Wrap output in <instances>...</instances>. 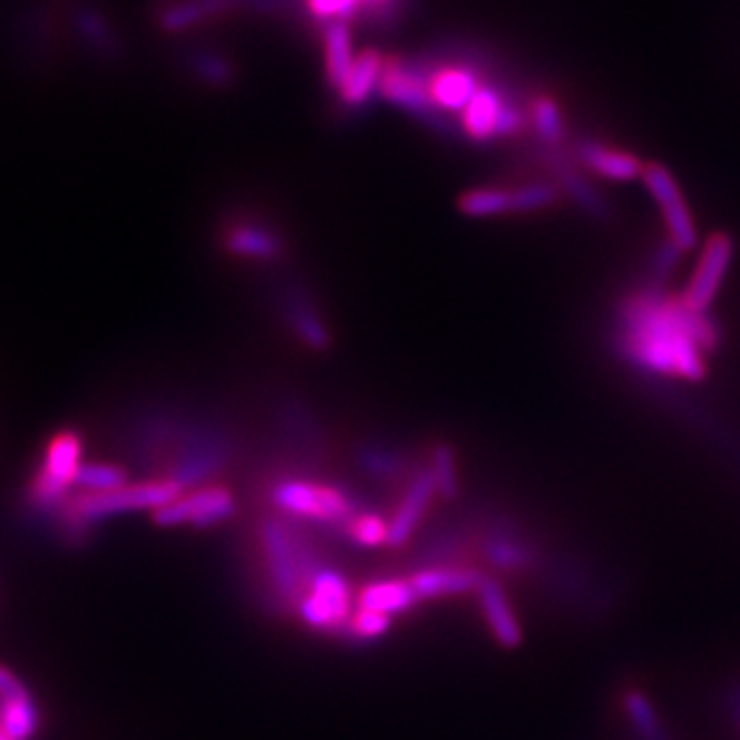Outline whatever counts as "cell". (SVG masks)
Returning a JSON list of instances; mask_svg holds the SVG:
<instances>
[{
  "label": "cell",
  "instance_id": "6da1fadb",
  "mask_svg": "<svg viewBox=\"0 0 740 740\" xmlns=\"http://www.w3.org/2000/svg\"><path fill=\"white\" fill-rule=\"evenodd\" d=\"M619 347L650 373L700 382L707 357L719 349V330L707 313L690 311L681 296H666L654 284L621 303Z\"/></svg>",
  "mask_w": 740,
  "mask_h": 740
},
{
  "label": "cell",
  "instance_id": "7a4b0ae2",
  "mask_svg": "<svg viewBox=\"0 0 740 740\" xmlns=\"http://www.w3.org/2000/svg\"><path fill=\"white\" fill-rule=\"evenodd\" d=\"M260 551L272 587L289 606L301 604L311 582L320 573L315 548L282 517L260 524Z\"/></svg>",
  "mask_w": 740,
  "mask_h": 740
},
{
  "label": "cell",
  "instance_id": "3957f363",
  "mask_svg": "<svg viewBox=\"0 0 740 740\" xmlns=\"http://www.w3.org/2000/svg\"><path fill=\"white\" fill-rule=\"evenodd\" d=\"M272 500L276 510L291 519L328 524V527H339L342 532L359 515L357 503L347 490L305 479L280 481L272 488Z\"/></svg>",
  "mask_w": 740,
  "mask_h": 740
},
{
  "label": "cell",
  "instance_id": "277c9868",
  "mask_svg": "<svg viewBox=\"0 0 740 740\" xmlns=\"http://www.w3.org/2000/svg\"><path fill=\"white\" fill-rule=\"evenodd\" d=\"M378 95L397 106V109L407 111L416 120L426 123L440 135H452L450 123L445 114L438 109L434 97H430L428 85V70L423 60H405V58H384V68L380 77Z\"/></svg>",
  "mask_w": 740,
  "mask_h": 740
},
{
  "label": "cell",
  "instance_id": "5b68a950",
  "mask_svg": "<svg viewBox=\"0 0 740 740\" xmlns=\"http://www.w3.org/2000/svg\"><path fill=\"white\" fill-rule=\"evenodd\" d=\"M183 496V486L174 479H149L143 484L123 486L114 493H99V496H89L80 493L70 503H66L68 515L75 524H89L99 522L114 515L133 513V510H162V507L172 505Z\"/></svg>",
  "mask_w": 740,
  "mask_h": 740
},
{
  "label": "cell",
  "instance_id": "8992f818",
  "mask_svg": "<svg viewBox=\"0 0 740 740\" xmlns=\"http://www.w3.org/2000/svg\"><path fill=\"white\" fill-rule=\"evenodd\" d=\"M561 199V188L551 181L517 185V188H484L465 191L457 197V210L469 220H493L503 214H524L548 210Z\"/></svg>",
  "mask_w": 740,
  "mask_h": 740
},
{
  "label": "cell",
  "instance_id": "52a82bcc",
  "mask_svg": "<svg viewBox=\"0 0 740 740\" xmlns=\"http://www.w3.org/2000/svg\"><path fill=\"white\" fill-rule=\"evenodd\" d=\"M353 590L337 569L322 567L299 604V619L305 627L325 635H344L353 615Z\"/></svg>",
  "mask_w": 740,
  "mask_h": 740
},
{
  "label": "cell",
  "instance_id": "ba28073f",
  "mask_svg": "<svg viewBox=\"0 0 740 740\" xmlns=\"http://www.w3.org/2000/svg\"><path fill=\"white\" fill-rule=\"evenodd\" d=\"M527 111L515 104L500 85L484 82L461 114V130L474 143L513 137L527 128Z\"/></svg>",
  "mask_w": 740,
  "mask_h": 740
},
{
  "label": "cell",
  "instance_id": "9c48e42d",
  "mask_svg": "<svg viewBox=\"0 0 740 740\" xmlns=\"http://www.w3.org/2000/svg\"><path fill=\"white\" fill-rule=\"evenodd\" d=\"M82 438L75 430H60L46 445L43 461L35 479L29 481V500L37 507H53L64 503L66 490L75 484L82 467Z\"/></svg>",
  "mask_w": 740,
  "mask_h": 740
},
{
  "label": "cell",
  "instance_id": "30bf717a",
  "mask_svg": "<svg viewBox=\"0 0 740 740\" xmlns=\"http://www.w3.org/2000/svg\"><path fill=\"white\" fill-rule=\"evenodd\" d=\"M644 188L650 191L654 197V203L664 217L666 231H669V241L678 245L683 253L695 251L700 236H698V226L695 220H692V212L685 203L681 185H678L675 176L669 172L666 166H661L656 162L644 166Z\"/></svg>",
  "mask_w": 740,
  "mask_h": 740
},
{
  "label": "cell",
  "instance_id": "8fae6325",
  "mask_svg": "<svg viewBox=\"0 0 740 740\" xmlns=\"http://www.w3.org/2000/svg\"><path fill=\"white\" fill-rule=\"evenodd\" d=\"M236 496L226 486H205L162 507V510L154 513V522L162 524V527H185V524H191L195 529H207L228 522L236 515Z\"/></svg>",
  "mask_w": 740,
  "mask_h": 740
},
{
  "label": "cell",
  "instance_id": "7c38bea8",
  "mask_svg": "<svg viewBox=\"0 0 740 740\" xmlns=\"http://www.w3.org/2000/svg\"><path fill=\"white\" fill-rule=\"evenodd\" d=\"M733 238L729 234H712L700 251L698 265L683 291V303L695 313H707L714 305L719 291L727 282L733 262Z\"/></svg>",
  "mask_w": 740,
  "mask_h": 740
},
{
  "label": "cell",
  "instance_id": "4fadbf2b",
  "mask_svg": "<svg viewBox=\"0 0 740 740\" xmlns=\"http://www.w3.org/2000/svg\"><path fill=\"white\" fill-rule=\"evenodd\" d=\"M428 70V85L430 97L442 114H465L469 101L481 89L484 80L479 70L467 64H445V66H430L423 60Z\"/></svg>",
  "mask_w": 740,
  "mask_h": 740
},
{
  "label": "cell",
  "instance_id": "5bb4252c",
  "mask_svg": "<svg viewBox=\"0 0 740 740\" xmlns=\"http://www.w3.org/2000/svg\"><path fill=\"white\" fill-rule=\"evenodd\" d=\"M438 496V488L434 481L430 467H423L413 474V479L405 488L402 500L397 503V510L390 519V534H388V546L390 548H402L409 544L413 532L421 527L423 517L428 515V507Z\"/></svg>",
  "mask_w": 740,
  "mask_h": 740
},
{
  "label": "cell",
  "instance_id": "9a60e30c",
  "mask_svg": "<svg viewBox=\"0 0 740 740\" xmlns=\"http://www.w3.org/2000/svg\"><path fill=\"white\" fill-rule=\"evenodd\" d=\"M421 601H438L447 596H465L481 590L486 575L469 565H428L409 575Z\"/></svg>",
  "mask_w": 740,
  "mask_h": 740
},
{
  "label": "cell",
  "instance_id": "2e32d148",
  "mask_svg": "<svg viewBox=\"0 0 740 740\" xmlns=\"http://www.w3.org/2000/svg\"><path fill=\"white\" fill-rule=\"evenodd\" d=\"M476 596H479L484 621L490 630L493 640H496V644L503 646V650H517V646H522L524 632H522L517 613L510 604V596H507L500 580L486 577L481 590L476 592Z\"/></svg>",
  "mask_w": 740,
  "mask_h": 740
},
{
  "label": "cell",
  "instance_id": "e0dca14e",
  "mask_svg": "<svg viewBox=\"0 0 740 740\" xmlns=\"http://www.w3.org/2000/svg\"><path fill=\"white\" fill-rule=\"evenodd\" d=\"M577 162L587 166L596 176L613 183L637 181L644 174V162L632 152L608 147L598 140H580L575 147Z\"/></svg>",
  "mask_w": 740,
  "mask_h": 740
},
{
  "label": "cell",
  "instance_id": "ac0fdd59",
  "mask_svg": "<svg viewBox=\"0 0 740 740\" xmlns=\"http://www.w3.org/2000/svg\"><path fill=\"white\" fill-rule=\"evenodd\" d=\"M224 245L228 253L249 260H280L284 255V238L265 224L234 222L224 231Z\"/></svg>",
  "mask_w": 740,
  "mask_h": 740
},
{
  "label": "cell",
  "instance_id": "d6986e66",
  "mask_svg": "<svg viewBox=\"0 0 740 740\" xmlns=\"http://www.w3.org/2000/svg\"><path fill=\"white\" fill-rule=\"evenodd\" d=\"M72 25L77 37H80V41L87 46L91 56L106 60V64H118L123 58V43L116 35L114 25L106 20L97 8L91 6L77 8Z\"/></svg>",
  "mask_w": 740,
  "mask_h": 740
},
{
  "label": "cell",
  "instance_id": "ffe728a7",
  "mask_svg": "<svg viewBox=\"0 0 740 740\" xmlns=\"http://www.w3.org/2000/svg\"><path fill=\"white\" fill-rule=\"evenodd\" d=\"M322 53H325L328 82L339 95L359 56L353 51V35L349 22H330L322 27Z\"/></svg>",
  "mask_w": 740,
  "mask_h": 740
},
{
  "label": "cell",
  "instance_id": "44dd1931",
  "mask_svg": "<svg viewBox=\"0 0 740 740\" xmlns=\"http://www.w3.org/2000/svg\"><path fill=\"white\" fill-rule=\"evenodd\" d=\"M421 604L409 577L405 580H380L370 582L357 594V606L366 611H376L382 615H399Z\"/></svg>",
  "mask_w": 740,
  "mask_h": 740
},
{
  "label": "cell",
  "instance_id": "7402d4cb",
  "mask_svg": "<svg viewBox=\"0 0 740 740\" xmlns=\"http://www.w3.org/2000/svg\"><path fill=\"white\" fill-rule=\"evenodd\" d=\"M382 68H384V58L376 49H363L357 56V64H353L347 85L337 95L339 101L349 106V109H361V106H366L370 97L380 89Z\"/></svg>",
  "mask_w": 740,
  "mask_h": 740
},
{
  "label": "cell",
  "instance_id": "603a6c76",
  "mask_svg": "<svg viewBox=\"0 0 740 740\" xmlns=\"http://www.w3.org/2000/svg\"><path fill=\"white\" fill-rule=\"evenodd\" d=\"M553 172H555V178L561 181L563 191L569 197H573L575 203L584 212H590L592 217H596V220H606L608 217L606 199L596 193L594 185L580 174V168L573 162H567V159H563V157H558V154H555V157H553Z\"/></svg>",
  "mask_w": 740,
  "mask_h": 740
},
{
  "label": "cell",
  "instance_id": "cb8c5ba5",
  "mask_svg": "<svg viewBox=\"0 0 740 740\" xmlns=\"http://www.w3.org/2000/svg\"><path fill=\"white\" fill-rule=\"evenodd\" d=\"M236 6L238 0H181V3L162 12L159 25L162 29H166V32H181V29H188L205 20L217 18V14Z\"/></svg>",
  "mask_w": 740,
  "mask_h": 740
},
{
  "label": "cell",
  "instance_id": "d4e9b609",
  "mask_svg": "<svg viewBox=\"0 0 740 740\" xmlns=\"http://www.w3.org/2000/svg\"><path fill=\"white\" fill-rule=\"evenodd\" d=\"M623 709L627 714L630 727L635 729V733L642 740H671L664 729V723H661V719L656 714L652 700L646 698V692H642L637 688L625 690Z\"/></svg>",
  "mask_w": 740,
  "mask_h": 740
},
{
  "label": "cell",
  "instance_id": "484cf974",
  "mask_svg": "<svg viewBox=\"0 0 740 740\" xmlns=\"http://www.w3.org/2000/svg\"><path fill=\"white\" fill-rule=\"evenodd\" d=\"M286 315H289L291 328H294V332L299 334V339L308 349L325 351L330 347V342H332L330 330L325 322L320 320V313L313 311L311 303L301 301V299H291L289 308H286Z\"/></svg>",
  "mask_w": 740,
  "mask_h": 740
},
{
  "label": "cell",
  "instance_id": "4316f807",
  "mask_svg": "<svg viewBox=\"0 0 740 740\" xmlns=\"http://www.w3.org/2000/svg\"><path fill=\"white\" fill-rule=\"evenodd\" d=\"M0 723L10 740H29L39 729V712L29 692L18 698L0 700Z\"/></svg>",
  "mask_w": 740,
  "mask_h": 740
},
{
  "label": "cell",
  "instance_id": "83f0119b",
  "mask_svg": "<svg viewBox=\"0 0 740 740\" xmlns=\"http://www.w3.org/2000/svg\"><path fill=\"white\" fill-rule=\"evenodd\" d=\"M185 66L191 68V72L197 77L199 82L212 85V87H226L236 80V66L220 51L199 49L188 56Z\"/></svg>",
  "mask_w": 740,
  "mask_h": 740
},
{
  "label": "cell",
  "instance_id": "f1b7e54d",
  "mask_svg": "<svg viewBox=\"0 0 740 740\" xmlns=\"http://www.w3.org/2000/svg\"><path fill=\"white\" fill-rule=\"evenodd\" d=\"M529 120H532L534 130L538 133V137H542L546 145L555 147L565 140V116L555 99H551L546 95L532 99Z\"/></svg>",
  "mask_w": 740,
  "mask_h": 740
},
{
  "label": "cell",
  "instance_id": "f546056e",
  "mask_svg": "<svg viewBox=\"0 0 740 740\" xmlns=\"http://www.w3.org/2000/svg\"><path fill=\"white\" fill-rule=\"evenodd\" d=\"M72 486L80 488L82 493H89V496H99V493H114L123 486H128V474L123 467L95 461V465L80 467Z\"/></svg>",
  "mask_w": 740,
  "mask_h": 740
},
{
  "label": "cell",
  "instance_id": "4dcf8cb0",
  "mask_svg": "<svg viewBox=\"0 0 740 740\" xmlns=\"http://www.w3.org/2000/svg\"><path fill=\"white\" fill-rule=\"evenodd\" d=\"M486 558L493 563V567H500L505 573H524L529 565H534V555L529 546L513 536H498L486 546Z\"/></svg>",
  "mask_w": 740,
  "mask_h": 740
},
{
  "label": "cell",
  "instance_id": "1f68e13d",
  "mask_svg": "<svg viewBox=\"0 0 740 740\" xmlns=\"http://www.w3.org/2000/svg\"><path fill=\"white\" fill-rule=\"evenodd\" d=\"M430 474L438 488V496L442 500H457L459 496V474H457V459L450 445L438 442L430 452Z\"/></svg>",
  "mask_w": 740,
  "mask_h": 740
},
{
  "label": "cell",
  "instance_id": "d6a6232c",
  "mask_svg": "<svg viewBox=\"0 0 740 740\" xmlns=\"http://www.w3.org/2000/svg\"><path fill=\"white\" fill-rule=\"evenodd\" d=\"M344 534L351 544L363 546V548L388 546L390 522H384L380 515H373V513H359L347 524Z\"/></svg>",
  "mask_w": 740,
  "mask_h": 740
},
{
  "label": "cell",
  "instance_id": "836d02e7",
  "mask_svg": "<svg viewBox=\"0 0 740 740\" xmlns=\"http://www.w3.org/2000/svg\"><path fill=\"white\" fill-rule=\"evenodd\" d=\"M390 627H392L390 615L359 608V611H353L351 621L344 630V635L351 637V640H357V642H373V640H380V637L388 635Z\"/></svg>",
  "mask_w": 740,
  "mask_h": 740
},
{
  "label": "cell",
  "instance_id": "e575fe53",
  "mask_svg": "<svg viewBox=\"0 0 740 740\" xmlns=\"http://www.w3.org/2000/svg\"><path fill=\"white\" fill-rule=\"evenodd\" d=\"M363 6L366 0H305L308 12H311L315 20H320L322 27L330 22L359 20Z\"/></svg>",
  "mask_w": 740,
  "mask_h": 740
},
{
  "label": "cell",
  "instance_id": "d590c367",
  "mask_svg": "<svg viewBox=\"0 0 740 740\" xmlns=\"http://www.w3.org/2000/svg\"><path fill=\"white\" fill-rule=\"evenodd\" d=\"M407 0H366L361 20L376 27H392L405 12Z\"/></svg>",
  "mask_w": 740,
  "mask_h": 740
},
{
  "label": "cell",
  "instance_id": "8d00e7d4",
  "mask_svg": "<svg viewBox=\"0 0 740 740\" xmlns=\"http://www.w3.org/2000/svg\"><path fill=\"white\" fill-rule=\"evenodd\" d=\"M681 255H683V251L678 249V245H673L671 241H666L664 245H661V249L654 253V260H652L654 280H656V282L669 280V274L675 270V265H678V260H681Z\"/></svg>",
  "mask_w": 740,
  "mask_h": 740
},
{
  "label": "cell",
  "instance_id": "74e56055",
  "mask_svg": "<svg viewBox=\"0 0 740 740\" xmlns=\"http://www.w3.org/2000/svg\"><path fill=\"white\" fill-rule=\"evenodd\" d=\"M29 692L18 675H14L10 669L0 666V700H8V698H18Z\"/></svg>",
  "mask_w": 740,
  "mask_h": 740
},
{
  "label": "cell",
  "instance_id": "f35d334b",
  "mask_svg": "<svg viewBox=\"0 0 740 740\" xmlns=\"http://www.w3.org/2000/svg\"><path fill=\"white\" fill-rule=\"evenodd\" d=\"M0 740H10V736H8L6 729H3V723H0Z\"/></svg>",
  "mask_w": 740,
  "mask_h": 740
}]
</instances>
